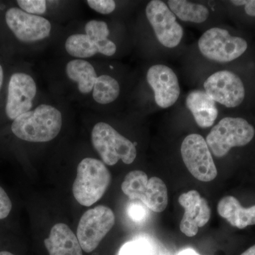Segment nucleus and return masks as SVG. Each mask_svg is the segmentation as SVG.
I'll return each instance as SVG.
<instances>
[{
  "mask_svg": "<svg viewBox=\"0 0 255 255\" xmlns=\"http://www.w3.org/2000/svg\"><path fill=\"white\" fill-rule=\"evenodd\" d=\"M62 126L60 111L53 106L42 104L13 121L11 129L15 136L24 141L46 142L58 136Z\"/></svg>",
  "mask_w": 255,
  "mask_h": 255,
  "instance_id": "obj_1",
  "label": "nucleus"
},
{
  "mask_svg": "<svg viewBox=\"0 0 255 255\" xmlns=\"http://www.w3.org/2000/svg\"><path fill=\"white\" fill-rule=\"evenodd\" d=\"M111 180L110 170L102 161L86 157L78 166L73 185L74 197L82 206H91L102 199Z\"/></svg>",
  "mask_w": 255,
  "mask_h": 255,
  "instance_id": "obj_2",
  "label": "nucleus"
},
{
  "mask_svg": "<svg viewBox=\"0 0 255 255\" xmlns=\"http://www.w3.org/2000/svg\"><path fill=\"white\" fill-rule=\"evenodd\" d=\"M255 136V127L246 119L226 117L212 127L206 141L212 155L223 157L235 147L248 145Z\"/></svg>",
  "mask_w": 255,
  "mask_h": 255,
  "instance_id": "obj_3",
  "label": "nucleus"
},
{
  "mask_svg": "<svg viewBox=\"0 0 255 255\" xmlns=\"http://www.w3.org/2000/svg\"><path fill=\"white\" fill-rule=\"evenodd\" d=\"M203 57L213 63L226 64L243 56L248 49V41L234 36L227 29L212 27L206 30L197 42Z\"/></svg>",
  "mask_w": 255,
  "mask_h": 255,
  "instance_id": "obj_4",
  "label": "nucleus"
},
{
  "mask_svg": "<svg viewBox=\"0 0 255 255\" xmlns=\"http://www.w3.org/2000/svg\"><path fill=\"white\" fill-rule=\"evenodd\" d=\"M91 138L94 148L107 165L113 166L120 159L124 163L130 164L136 158L135 144L109 124H96L92 130Z\"/></svg>",
  "mask_w": 255,
  "mask_h": 255,
  "instance_id": "obj_5",
  "label": "nucleus"
},
{
  "mask_svg": "<svg viewBox=\"0 0 255 255\" xmlns=\"http://www.w3.org/2000/svg\"><path fill=\"white\" fill-rule=\"evenodd\" d=\"M122 189L129 199L141 201L155 213L162 212L168 204V192L163 181L156 177L148 179L142 171L129 172L122 183Z\"/></svg>",
  "mask_w": 255,
  "mask_h": 255,
  "instance_id": "obj_6",
  "label": "nucleus"
},
{
  "mask_svg": "<svg viewBox=\"0 0 255 255\" xmlns=\"http://www.w3.org/2000/svg\"><path fill=\"white\" fill-rule=\"evenodd\" d=\"M204 90L216 104L228 109L239 107L246 98V87L243 79L235 72L221 70L206 79Z\"/></svg>",
  "mask_w": 255,
  "mask_h": 255,
  "instance_id": "obj_7",
  "label": "nucleus"
},
{
  "mask_svg": "<svg viewBox=\"0 0 255 255\" xmlns=\"http://www.w3.org/2000/svg\"><path fill=\"white\" fill-rule=\"evenodd\" d=\"M115 220L113 211L108 206H97L84 213L77 230L82 251L90 253L97 249L114 227Z\"/></svg>",
  "mask_w": 255,
  "mask_h": 255,
  "instance_id": "obj_8",
  "label": "nucleus"
},
{
  "mask_svg": "<svg viewBox=\"0 0 255 255\" xmlns=\"http://www.w3.org/2000/svg\"><path fill=\"white\" fill-rule=\"evenodd\" d=\"M183 162L198 180L208 182L217 177L218 171L206 139L197 133L185 137L181 145Z\"/></svg>",
  "mask_w": 255,
  "mask_h": 255,
  "instance_id": "obj_9",
  "label": "nucleus"
},
{
  "mask_svg": "<svg viewBox=\"0 0 255 255\" xmlns=\"http://www.w3.org/2000/svg\"><path fill=\"white\" fill-rule=\"evenodd\" d=\"M145 16L157 41L166 48H177L182 43L184 28L167 3L152 0L145 7Z\"/></svg>",
  "mask_w": 255,
  "mask_h": 255,
  "instance_id": "obj_10",
  "label": "nucleus"
},
{
  "mask_svg": "<svg viewBox=\"0 0 255 255\" xmlns=\"http://www.w3.org/2000/svg\"><path fill=\"white\" fill-rule=\"evenodd\" d=\"M5 21L18 41L29 43L46 39L51 33L49 20L30 14L19 7H11L5 13Z\"/></svg>",
  "mask_w": 255,
  "mask_h": 255,
  "instance_id": "obj_11",
  "label": "nucleus"
},
{
  "mask_svg": "<svg viewBox=\"0 0 255 255\" xmlns=\"http://www.w3.org/2000/svg\"><path fill=\"white\" fill-rule=\"evenodd\" d=\"M36 94V83L31 75L23 72L13 73L8 82L5 105L7 118L14 121L31 111Z\"/></svg>",
  "mask_w": 255,
  "mask_h": 255,
  "instance_id": "obj_12",
  "label": "nucleus"
},
{
  "mask_svg": "<svg viewBox=\"0 0 255 255\" xmlns=\"http://www.w3.org/2000/svg\"><path fill=\"white\" fill-rule=\"evenodd\" d=\"M146 80L153 91L157 107L167 110L177 103L181 95V87L177 74L168 65L155 64L146 73Z\"/></svg>",
  "mask_w": 255,
  "mask_h": 255,
  "instance_id": "obj_13",
  "label": "nucleus"
},
{
  "mask_svg": "<svg viewBox=\"0 0 255 255\" xmlns=\"http://www.w3.org/2000/svg\"><path fill=\"white\" fill-rule=\"evenodd\" d=\"M179 203L185 210L180 223L181 231L188 237H194L211 218L209 203L196 190L181 194Z\"/></svg>",
  "mask_w": 255,
  "mask_h": 255,
  "instance_id": "obj_14",
  "label": "nucleus"
},
{
  "mask_svg": "<svg viewBox=\"0 0 255 255\" xmlns=\"http://www.w3.org/2000/svg\"><path fill=\"white\" fill-rule=\"evenodd\" d=\"M185 105L196 124L201 128L213 127L219 116L217 104L204 90H193L187 94Z\"/></svg>",
  "mask_w": 255,
  "mask_h": 255,
  "instance_id": "obj_15",
  "label": "nucleus"
},
{
  "mask_svg": "<svg viewBox=\"0 0 255 255\" xmlns=\"http://www.w3.org/2000/svg\"><path fill=\"white\" fill-rule=\"evenodd\" d=\"M49 255H83L77 236L65 223H57L44 241Z\"/></svg>",
  "mask_w": 255,
  "mask_h": 255,
  "instance_id": "obj_16",
  "label": "nucleus"
},
{
  "mask_svg": "<svg viewBox=\"0 0 255 255\" xmlns=\"http://www.w3.org/2000/svg\"><path fill=\"white\" fill-rule=\"evenodd\" d=\"M219 216L233 227L244 229L255 225V205L245 208L232 196H226L219 201L217 206Z\"/></svg>",
  "mask_w": 255,
  "mask_h": 255,
  "instance_id": "obj_17",
  "label": "nucleus"
},
{
  "mask_svg": "<svg viewBox=\"0 0 255 255\" xmlns=\"http://www.w3.org/2000/svg\"><path fill=\"white\" fill-rule=\"evenodd\" d=\"M65 73L69 80L78 85V91L88 95L93 90L97 73L90 62L83 59L70 60L65 66Z\"/></svg>",
  "mask_w": 255,
  "mask_h": 255,
  "instance_id": "obj_18",
  "label": "nucleus"
},
{
  "mask_svg": "<svg viewBox=\"0 0 255 255\" xmlns=\"http://www.w3.org/2000/svg\"><path fill=\"white\" fill-rule=\"evenodd\" d=\"M166 3L177 19L183 22L201 24L211 16L209 8L201 3L187 0H169Z\"/></svg>",
  "mask_w": 255,
  "mask_h": 255,
  "instance_id": "obj_19",
  "label": "nucleus"
},
{
  "mask_svg": "<svg viewBox=\"0 0 255 255\" xmlns=\"http://www.w3.org/2000/svg\"><path fill=\"white\" fill-rule=\"evenodd\" d=\"M85 34L97 42L100 54L112 57L116 54L117 46L109 38L110 34L108 24L102 20H90L85 26Z\"/></svg>",
  "mask_w": 255,
  "mask_h": 255,
  "instance_id": "obj_20",
  "label": "nucleus"
},
{
  "mask_svg": "<svg viewBox=\"0 0 255 255\" xmlns=\"http://www.w3.org/2000/svg\"><path fill=\"white\" fill-rule=\"evenodd\" d=\"M120 84L117 79L109 75L97 77L92 90V97L99 105L113 103L120 95Z\"/></svg>",
  "mask_w": 255,
  "mask_h": 255,
  "instance_id": "obj_21",
  "label": "nucleus"
},
{
  "mask_svg": "<svg viewBox=\"0 0 255 255\" xmlns=\"http://www.w3.org/2000/svg\"><path fill=\"white\" fill-rule=\"evenodd\" d=\"M65 50L76 59L92 58L100 53L98 44L85 33H75L66 39Z\"/></svg>",
  "mask_w": 255,
  "mask_h": 255,
  "instance_id": "obj_22",
  "label": "nucleus"
},
{
  "mask_svg": "<svg viewBox=\"0 0 255 255\" xmlns=\"http://www.w3.org/2000/svg\"><path fill=\"white\" fill-rule=\"evenodd\" d=\"M20 9L28 14L41 16L46 12L47 1L45 0H17Z\"/></svg>",
  "mask_w": 255,
  "mask_h": 255,
  "instance_id": "obj_23",
  "label": "nucleus"
},
{
  "mask_svg": "<svg viewBox=\"0 0 255 255\" xmlns=\"http://www.w3.org/2000/svg\"><path fill=\"white\" fill-rule=\"evenodd\" d=\"M149 251L150 247L145 242H128L121 248L119 255H147Z\"/></svg>",
  "mask_w": 255,
  "mask_h": 255,
  "instance_id": "obj_24",
  "label": "nucleus"
},
{
  "mask_svg": "<svg viewBox=\"0 0 255 255\" xmlns=\"http://www.w3.org/2000/svg\"><path fill=\"white\" fill-rule=\"evenodd\" d=\"M88 6L101 14H112L116 9V1L114 0H87Z\"/></svg>",
  "mask_w": 255,
  "mask_h": 255,
  "instance_id": "obj_25",
  "label": "nucleus"
},
{
  "mask_svg": "<svg viewBox=\"0 0 255 255\" xmlns=\"http://www.w3.org/2000/svg\"><path fill=\"white\" fill-rule=\"evenodd\" d=\"M12 208V204L6 191L0 187V220L6 219Z\"/></svg>",
  "mask_w": 255,
  "mask_h": 255,
  "instance_id": "obj_26",
  "label": "nucleus"
},
{
  "mask_svg": "<svg viewBox=\"0 0 255 255\" xmlns=\"http://www.w3.org/2000/svg\"><path fill=\"white\" fill-rule=\"evenodd\" d=\"M229 2L238 7H243L248 16L255 17V0H233Z\"/></svg>",
  "mask_w": 255,
  "mask_h": 255,
  "instance_id": "obj_27",
  "label": "nucleus"
},
{
  "mask_svg": "<svg viewBox=\"0 0 255 255\" xmlns=\"http://www.w3.org/2000/svg\"><path fill=\"white\" fill-rule=\"evenodd\" d=\"M128 215L135 222H141L145 219L146 211L142 206L133 204L129 207Z\"/></svg>",
  "mask_w": 255,
  "mask_h": 255,
  "instance_id": "obj_28",
  "label": "nucleus"
},
{
  "mask_svg": "<svg viewBox=\"0 0 255 255\" xmlns=\"http://www.w3.org/2000/svg\"><path fill=\"white\" fill-rule=\"evenodd\" d=\"M177 255H201L191 248H187L179 252Z\"/></svg>",
  "mask_w": 255,
  "mask_h": 255,
  "instance_id": "obj_29",
  "label": "nucleus"
},
{
  "mask_svg": "<svg viewBox=\"0 0 255 255\" xmlns=\"http://www.w3.org/2000/svg\"><path fill=\"white\" fill-rule=\"evenodd\" d=\"M4 69H3L2 66L0 64V91H1V87H2L3 83H4Z\"/></svg>",
  "mask_w": 255,
  "mask_h": 255,
  "instance_id": "obj_30",
  "label": "nucleus"
},
{
  "mask_svg": "<svg viewBox=\"0 0 255 255\" xmlns=\"http://www.w3.org/2000/svg\"><path fill=\"white\" fill-rule=\"evenodd\" d=\"M241 255H255V245L248 248L247 251L242 253Z\"/></svg>",
  "mask_w": 255,
  "mask_h": 255,
  "instance_id": "obj_31",
  "label": "nucleus"
},
{
  "mask_svg": "<svg viewBox=\"0 0 255 255\" xmlns=\"http://www.w3.org/2000/svg\"><path fill=\"white\" fill-rule=\"evenodd\" d=\"M0 255H15L12 254V253H9V252L2 251L0 252Z\"/></svg>",
  "mask_w": 255,
  "mask_h": 255,
  "instance_id": "obj_32",
  "label": "nucleus"
}]
</instances>
